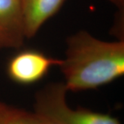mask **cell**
I'll return each instance as SVG.
<instances>
[{"instance_id": "52a82bcc", "label": "cell", "mask_w": 124, "mask_h": 124, "mask_svg": "<svg viewBox=\"0 0 124 124\" xmlns=\"http://www.w3.org/2000/svg\"><path fill=\"white\" fill-rule=\"evenodd\" d=\"M119 10V15H124V0H108Z\"/></svg>"}, {"instance_id": "277c9868", "label": "cell", "mask_w": 124, "mask_h": 124, "mask_svg": "<svg viewBox=\"0 0 124 124\" xmlns=\"http://www.w3.org/2000/svg\"><path fill=\"white\" fill-rule=\"evenodd\" d=\"M25 38L20 0H0V48H19Z\"/></svg>"}, {"instance_id": "7a4b0ae2", "label": "cell", "mask_w": 124, "mask_h": 124, "mask_svg": "<svg viewBox=\"0 0 124 124\" xmlns=\"http://www.w3.org/2000/svg\"><path fill=\"white\" fill-rule=\"evenodd\" d=\"M68 92L63 82L45 85L35 95L34 111L53 124H121L109 114L70 108L66 100Z\"/></svg>"}, {"instance_id": "3957f363", "label": "cell", "mask_w": 124, "mask_h": 124, "mask_svg": "<svg viewBox=\"0 0 124 124\" xmlns=\"http://www.w3.org/2000/svg\"><path fill=\"white\" fill-rule=\"evenodd\" d=\"M62 59L50 57L39 50L26 49L18 52L10 59L6 72L13 82L32 85L39 82L54 66L62 64Z\"/></svg>"}, {"instance_id": "5b68a950", "label": "cell", "mask_w": 124, "mask_h": 124, "mask_svg": "<svg viewBox=\"0 0 124 124\" xmlns=\"http://www.w3.org/2000/svg\"><path fill=\"white\" fill-rule=\"evenodd\" d=\"M66 0H20L26 38H32L59 11Z\"/></svg>"}, {"instance_id": "6da1fadb", "label": "cell", "mask_w": 124, "mask_h": 124, "mask_svg": "<svg viewBox=\"0 0 124 124\" xmlns=\"http://www.w3.org/2000/svg\"><path fill=\"white\" fill-rule=\"evenodd\" d=\"M68 91L94 90L124 75V39L105 41L81 31L67 40L59 66Z\"/></svg>"}, {"instance_id": "8992f818", "label": "cell", "mask_w": 124, "mask_h": 124, "mask_svg": "<svg viewBox=\"0 0 124 124\" xmlns=\"http://www.w3.org/2000/svg\"><path fill=\"white\" fill-rule=\"evenodd\" d=\"M0 124H53L37 114L0 102Z\"/></svg>"}]
</instances>
